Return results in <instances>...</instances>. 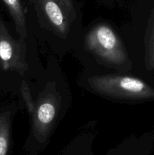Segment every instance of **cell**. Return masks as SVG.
I'll list each match as a JSON object with an SVG mask.
<instances>
[{
  "instance_id": "obj_1",
  "label": "cell",
  "mask_w": 154,
  "mask_h": 155,
  "mask_svg": "<svg viewBox=\"0 0 154 155\" xmlns=\"http://www.w3.org/2000/svg\"><path fill=\"white\" fill-rule=\"evenodd\" d=\"M59 95L54 85L48 84L35 103L34 110L30 115L31 139L26 145V155H36L47 145L60 107Z\"/></svg>"
},
{
  "instance_id": "obj_2",
  "label": "cell",
  "mask_w": 154,
  "mask_h": 155,
  "mask_svg": "<svg viewBox=\"0 0 154 155\" xmlns=\"http://www.w3.org/2000/svg\"><path fill=\"white\" fill-rule=\"evenodd\" d=\"M88 85L98 93L125 100H146L154 98V89L140 79L123 75L93 76Z\"/></svg>"
},
{
  "instance_id": "obj_3",
  "label": "cell",
  "mask_w": 154,
  "mask_h": 155,
  "mask_svg": "<svg viewBox=\"0 0 154 155\" xmlns=\"http://www.w3.org/2000/svg\"><path fill=\"white\" fill-rule=\"evenodd\" d=\"M85 44L88 51L107 64L119 68L129 61L120 38L107 24L94 27L86 34Z\"/></svg>"
},
{
  "instance_id": "obj_4",
  "label": "cell",
  "mask_w": 154,
  "mask_h": 155,
  "mask_svg": "<svg viewBox=\"0 0 154 155\" xmlns=\"http://www.w3.org/2000/svg\"><path fill=\"white\" fill-rule=\"evenodd\" d=\"M38 15L57 36L65 37L76 17L72 0H31Z\"/></svg>"
},
{
  "instance_id": "obj_5",
  "label": "cell",
  "mask_w": 154,
  "mask_h": 155,
  "mask_svg": "<svg viewBox=\"0 0 154 155\" xmlns=\"http://www.w3.org/2000/svg\"><path fill=\"white\" fill-rule=\"evenodd\" d=\"M0 61L2 68L24 75L28 69L26 61V44L24 39H15L0 20Z\"/></svg>"
},
{
  "instance_id": "obj_6",
  "label": "cell",
  "mask_w": 154,
  "mask_h": 155,
  "mask_svg": "<svg viewBox=\"0 0 154 155\" xmlns=\"http://www.w3.org/2000/svg\"><path fill=\"white\" fill-rule=\"evenodd\" d=\"M13 19L17 33L20 38L25 39L27 36L26 16L21 0H2Z\"/></svg>"
},
{
  "instance_id": "obj_7",
  "label": "cell",
  "mask_w": 154,
  "mask_h": 155,
  "mask_svg": "<svg viewBox=\"0 0 154 155\" xmlns=\"http://www.w3.org/2000/svg\"><path fill=\"white\" fill-rule=\"evenodd\" d=\"M11 144V113H0V155H8Z\"/></svg>"
},
{
  "instance_id": "obj_8",
  "label": "cell",
  "mask_w": 154,
  "mask_h": 155,
  "mask_svg": "<svg viewBox=\"0 0 154 155\" xmlns=\"http://www.w3.org/2000/svg\"><path fill=\"white\" fill-rule=\"evenodd\" d=\"M145 61L148 70L154 69V15L148 24L145 39Z\"/></svg>"
},
{
  "instance_id": "obj_9",
  "label": "cell",
  "mask_w": 154,
  "mask_h": 155,
  "mask_svg": "<svg viewBox=\"0 0 154 155\" xmlns=\"http://www.w3.org/2000/svg\"><path fill=\"white\" fill-rule=\"evenodd\" d=\"M150 150L149 148L142 150H135V151H125V150H122V151H114L113 152H110L106 155H149ZM63 155H94L89 150H83L81 151H77L75 153H69Z\"/></svg>"
},
{
  "instance_id": "obj_10",
  "label": "cell",
  "mask_w": 154,
  "mask_h": 155,
  "mask_svg": "<svg viewBox=\"0 0 154 155\" xmlns=\"http://www.w3.org/2000/svg\"><path fill=\"white\" fill-rule=\"evenodd\" d=\"M21 92H22L23 98H24V101H25L26 106H27L29 114H30V115H31L33 114V110H34L35 102L33 101V98H32L30 89H29L26 82H23L22 83V85H21Z\"/></svg>"
},
{
  "instance_id": "obj_11",
  "label": "cell",
  "mask_w": 154,
  "mask_h": 155,
  "mask_svg": "<svg viewBox=\"0 0 154 155\" xmlns=\"http://www.w3.org/2000/svg\"><path fill=\"white\" fill-rule=\"evenodd\" d=\"M0 66H2V64H1V61H0Z\"/></svg>"
}]
</instances>
